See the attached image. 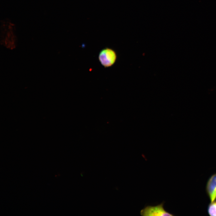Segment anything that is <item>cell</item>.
<instances>
[{
	"instance_id": "3957f363",
	"label": "cell",
	"mask_w": 216,
	"mask_h": 216,
	"mask_svg": "<svg viewBox=\"0 0 216 216\" xmlns=\"http://www.w3.org/2000/svg\"><path fill=\"white\" fill-rule=\"evenodd\" d=\"M206 190L211 202L214 201L216 198V173L213 175L207 182Z\"/></svg>"
},
{
	"instance_id": "6da1fadb",
	"label": "cell",
	"mask_w": 216,
	"mask_h": 216,
	"mask_svg": "<svg viewBox=\"0 0 216 216\" xmlns=\"http://www.w3.org/2000/svg\"><path fill=\"white\" fill-rule=\"evenodd\" d=\"M116 52L112 49L105 48L102 50L98 55V59L101 64L105 68L113 65L117 59Z\"/></svg>"
},
{
	"instance_id": "277c9868",
	"label": "cell",
	"mask_w": 216,
	"mask_h": 216,
	"mask_svg": "<svg viewBox=\"0 0 216 216\" xmlns=\"http://www.w3.org/2000/svg\"><path fill=\"white\" fill-rule=\"evenodd\" d=\"M208 214L211 216H216V202H211L208 208Z\"/></svg>"
},
{
	"instance_id": "7a4b0ae2",
	"label": "cell",
	"mask_w": 216,
	"mask_h": 216,
	"mask_svg": "<svg viewBox=\"0 0 216 216\" xmlns=\"http://www.w3.org/2000/svg\"><path fill=\"white\" fill-rule=\"evenodd\" d=\"M164 203L155 206H147L141 210L140 214L142 216H173L164 209Z\"/></svg>"
}]
</instances>
